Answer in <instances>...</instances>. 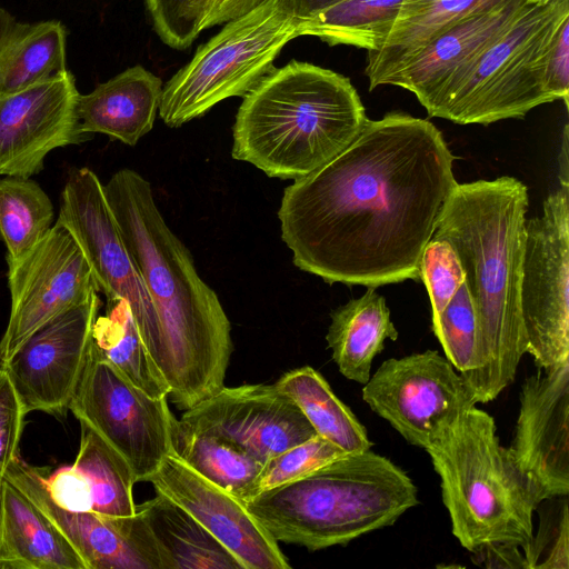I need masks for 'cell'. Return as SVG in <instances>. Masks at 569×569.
<instances>
[{"mask_svg": "<svg viewBox=\"0 0 569 569\" xmlns=\"http://www.w3.org/2000/svg\"><path fill=\"white\" fill-rule=\"evenodd\" d=\"M69 410L128 462L136 482L147 481L172 452L174 416L167 398L133 386L92 341Z\"/></svg>", "mask_w": 569, "mask_h": 569, "instance_id": "obj_10", "label": "cell"}, {"mask_svg": "<svg viewBox=\"0 0 569 569\" xmlns=\"http://www.w3.org/2000/svg\"><path fill=\"white\" fill-rule=\"evenodd\" d=\"M367 121L349 78L293 60L243 97L232 157L268 177L297 180L342 152Z\"/></svg>", "mask_w": 569, "mask_h": 569, "instance_id": "obj_4", "label": "cell"}, {"mask_svg": "<svg viewBox=\"0 0 569 569\" xmlns=\"http://www.w3.org/2000/svg\"><path fill=\"white\" fill-rule=\"evenodd\" d=\"M43 477L44 469L18 457L4 480L26 495L68 538L87 569H164L156 539L137 510L129 517H106L63 509L50 498Z\"/></svg>", "mask_w": 569, "mask_h": 569, "instance_id": "obj_17", "label": "cell"}, {"mask_svg": "<svg viewBox=\"0 0 569 569\" xmlns=\"http://www.w3.org/2000/svg\"><path fill=\"white\" fill-rule=\"evenodd\" d=\"M159 547L164 569H243L193 516L157 493L136 506Z\"/></svg>", "mask_w": 569, "mask_h": 569, "instance_id": "obj_27", "label": "cell"}, {"mask_svg": "<svg viewBox=\"0 0 569 569\" xmlns=\"http://www.w3.org/2000/svg\"><path fill=\"white\" fill-rule=\"evenodd\" d=\"M432 331L458 372L476 369L477 318L466 282L442 312L432 317Z\"/></svg>", "mask_w": 569, "mask_h": 569, "instance_id": "obj_34", "label": "cell"}, {"mask_svg": "<svg viewBox=\"0 0 569 569\" xmlns=\"http://www.w3.org/2000/svg\"><path fill=\"white\" fill-rule=\"evenodd\" d=\"M528 6L527 0H512L450 26L391 73L383 84L412 92L432 117L467 68Z\"/></svg>", "mask_w": 569, "mask_h": 569, "instance_id": "obj_20", "label": "cell"}, {"mask_svg": "<svg viewBox=\"0 0 569 569\" xmlns=\"http://www.w3.org/2000/svg\"><path fill=\"white\" fill-rule=\"evenodd\" d=\"M160 493L193 516L243 566V569H288L278 542L236 497L169 453L147 480Z\"/></svg>", "mask_w": 569, "mask_h": 569, "instance_id": "obj_19", "label": "cell"}, {"mask_svg": "<svg viewBox=\"0 0 569 569\" xmlns=\"http://www.w3.org/2000/svg\"><path fill=\"white\" fill-rule=\"evenodd\" d=\"M520 309L538 369L569 363V181L550 193L541 214L527 219Z\"/></svg>", "mask_w": 569, "mask_h": 569, "instance_id": "obj_9", "label": "cell"}, {"mask_svg": "<svg viewBox=\"0 0 569 569\" xmlns=\"http://www.w3.org/2000/svg\"><path fill=\"white\" fill-rule=\"evenodd\" d=\"M340 0H281L286 10L297 20L311 17Z\"/></svg>", "mask_w": 569, "mask_h": 569, "instance_id": "obj_42", "label": "cell"}, {"mask_svg": "<svg viewBox=\"0 0 569 569\" xmlns=\"http://www.w3.org/2000/svg\"><path fill=\"white\" fill-rule=\"evenodd\" d=\"M26 415L6 370L0 367V505L6 472L19 457Z\"/></svg>", "mask_w": 569, "mask_h": 569, "instance_id": "obj_38", "label": "cell"}, {"mask_svg": "<svg viewBox=\"0 0 569 569\" xmlns=\"http://www.w3.org/2000/svg\"><path fill=\"white\" fill-rule=\"evenodd\" d=\"M512 0H402L395 26L382 48L368 52L365 73L370 90L450 26Z\"/></svg>", "mask_w": 569, "mask_h": 569, "instance_id": "obj_24", "label": "cell"}, {"mask_svg": "<svg viewBox=\"0 0 569 569\" xmlns=\"http://www.w3.org/2000/svg\"><path fill=\"white\" fill-rule=\"evenodd\" d=\"M569 0L529 4L467 68L432 117L459 124H490L521 119L533 108L553 102L542 81L541 57Z\"/></svg>", "mask_w": 569, "mask_h": 569, "instance_id": "obj_8", "label": "cell"}, {"mask_svg": "<svg viewBox=\"0 0 569 569\" xmlns=\"http://www.w3.org/2000/svg\"><path fill=\"white\" fill-rule=\"evenodd\" d=\"M82 248L99 291L124 299L151 357L163 375L164 349L157 311L121 236L104 188L89 168L70 172L60 196L58 219Z\"/></svg>", "mask_w": 569, "mask_h": 569, "instance_id": "obj_11", "label": "cell"}, {"mask_svg": "<svg viewBox=\"0 0 569 569\" xmlns=\"http://www.w3.org/2000/svg\"><path fill=\"white\" fill-rule=\"evenodd\" d=\"M0 538H1V532H0Z\"/></svg>", "mask_w": 569, "mask_h": 569, "instance_id": "obj_44", "label": "cell"}, {"mask_svg": "<svg viewBox=\"0 0 569 569\" xmlns=\"http://www.w3.org/2000/svg\"><path fill=\"white\" fill-rule=\"evenodd\" d=\"M8 286L11 309L0 367L39 327L99 291L82 248L59 220L31 251L8 264Z\"/></svg>", "mask_w": 569, "mask_h": 569, "instance_id": "obj_13", "label": "cell"}, {"mask_svg": "<svg viewBox=\"0 0 569 569\" xmlns=\"http://www.w3.org/2000/svg\"><path fill=\"white\" fill-rule=\"evenodd\" d=\"M103 188L157 311L169 396L188 410L224 386L233 350L230 321L166 223L150 183L137 171L121 169Z\"/></svg>", "mask_w": 569, "mask_h": 569, "instance_id": "obj_2", "label": "cell"}, {"mask_svg": "<svg viewBox=\"0 0 569 569\" xmlns=\"http://www.w3.org/2000/svg\"><path fill=\"white\" fill-rule=\"evenodd\" d=\"M80 426V447L73 465L43 477L50 498L70 511L133 516L136 479L130 466L96 431L84 423Z\"/></svg>", "mask_w": 569, "mask_h": 569, "instance_id": "obj_21", "label": "cell"}, {"mask_svg": "<svg viewBox=\"0 0 569 569\" xmlns=\"http://www.w3.org/2000/svg\"><path fill=\"white\" fill-rule=\"evenodd\" d=\"M67 36L59 20L22 22L0 7V94L67 69Z\"/></svg>", "mask_w": 569, "mask_h": 569, "instance_id": "obj_26", "label": "cell"}, {"mask_svg": "<svg viewBox=\"0 0 569 569\" xmlns=\"http://www.w3.org/2000/svg\"><path fill=\"white\" fill-rule=\"evenodd\" d=\"M162 88L161 79L142 66L126 69L79 96L81 130L134 146L153 127Z\"/></svg>", "mask_w": 569, "mask_h": 569, "instance_id": "obj_22", "label": "cell"}, {"mask_svg": "<svg viewBox=\"0 0 569 569\" xmlns=\"http://www.w3.org/2000/svg\"><path fill=\"white\" fill-rule=\"evenodd\" d=\"M362 399L410 445L422 449L476 406L460 372L437 350L387 359L365 383Z\"/></svg>", "mask_w": 569, "mask_h": 569, "instance_id": "obj_12", "label": "cell"}, {"mask_svg": "<svg viewBox=\"0 0 569 569\" xmlns=\"http://www.w3.org/2000/svg\"><path fill=\"white\" fill-rule=\"evenodd\" d=\"M419 269L435 317L442 312L463 284L466 272L451 243L438 237H432L425 247Z\"/></svg>", "mask_w": 569, "mask_h": 569, "instance_id": "obj_35", "label": "cell"}, {"mask_svg": "<svg viewBox=\"0 0 569 569\" xmlns=\"http://www.w3.org/2000/svg\"><path fill=\"white\" fill-rule=\"evenodd\" d=\"M529 4L532 6H543L549 3L551 0H527Z\"/></svg>", "mask_w": 569, "mask_h": 569, "instance_id": "obj_43", "label": "cell"}, {"mask_svg": "<svg viewBox=\"0 0 569 569\" xmlns=\"http://www.w3.org/2000/svg\"><path fill=\"white\" fill-rule=\"evenodd\" d=\"M209 0H144L153 29L161 36L183 42H193L203 31Z\"/></svg>", "mask_w": 569, "mask_h": 569, "instance_id": "obj_37", "label": "cell"}, {"mask_svg": "<svg viewBox=\"0 0 569 569\" xmlns=\"http://www.w3.org/2000/svg\"><path fill=\"white\" fill-rule=\"evenodd\" d=\"M330 319L326 340L332 360L343 377L365 385L386 340L396 341L399 336L385 297L376 288H368L359 298L335 309Z\"/></svg>", "mask_w": 569, "mask_h": 569, "instance_id": "obj_25", "label": "cell"}, {"mask_svg": "<svg viewBox=\"0 0 569 569\" xmlns=\"http://www.w3.org/2000/svg\"><path fill=\"white\" fill-rule=\"evenodd\" d=\"M425 450L440 478L442 502L460 545L475 552L508 543L526 552L533 513L546 498L501 445L492 416L470 407Z\"/></svg>", "mask_w": 569, "mask_h": 569, "instance_id": "obj_6", "label": "cell"}, {"mask_svg": "<svg viewBox=\"0 0 569 569\" xmlns=\"http://www.w3.org/2000/svg\"><path fill=\"white\" fill-rule=\"evenodd\" d=\"M568 496L558 497V507L540 516V525L525 552L528 569L569 568Z\"/></svg>", "mask_w": 569, "mask_h": 569, "instance_id": "obj_36", "label": "cell"}, {"mask_svg": "<svg viewBox=\"0 0 569 569\" xmlns=\"http://www.w3.org/2000/svg\"><path fill=\"white\" fill-rule=\"evenodd\" d=\"M472 553L485 561L483 566L486 567L528 569L523 550L515 545H488Z\"/></svg>", "mask_w": 569, "mask_h": 569, "instance_id": "obj_41", "label": "cell"}, {"mask_svg": "<svg viewBox=\"0 0 569 569\" xmlns=\"http://www.w3.org/2000/svg\"><path fill=\"white\" fill-rule=\"evenodd\" d=\"M0 532V568L87 569L68 538L7 480L1 493Z\"/></svg>", "mask_w": 569, "mask_h": 569, "instance_id": "obj_23", "label": "cell"}, {"mask_svg": "<svg viewBox=\"0 0 569 569\" xmlns=\"http://www.w3.org/2000/svg\"><path fill=\"white\" fill-rule=\"evenodd\" d=\"M171 439L172 453L239 501L262 466L239 446L221 437L194 432L177 418Z\"/></svg>", "mask_w": 569, "mask_h": 569, "instance_id": "obj_31", "label": "cell"}, {"mask_svg": "<svg viewBox=\"0 0 569 569\" xmlns=\"http://www.w3.org/2000/svg\"><path fill=\"white\" fill-rule=\"evenodd\" d=\"M545 90L553 100L569 106V17L565 18L546 46L541 57Z\"/></svg>", "mask_w": 569, "mask_h": 569, "instance_id": "obj_39", "label": "cell"}, {"mask_svg": "<svg viewBox=\"0 0 569 569\" xmlns=\"http://www.w3.org/2000/svg\"><path fill=\"white\" fill-rule=\"evenodd\" d=\"M527 186L501 176L457 183L432 237L448 240L466 272L477 318V367L460 373L476 403L495 400L527 353L520 309Z\"/></svg>", "mask_w": 569, "mask_h": 569, "instance_id": "obj_3", "label": "cell"}, {"mask_svg": "<svg viewBox=\"0 0 569 569\" xmlns=\"http://www.w3.org/2000/svg\"><path fill=\"white\" fill-rule=\"evenodd\" d=\"M242 503L277 542L316 551L392 526L419 498L400 467L367 450L345 453Z\"/></svg>", "mask_w": 569, "mask_h": 569, "instance_id": "obj_5", "label": "cell"}, {"mask_svg": "<svg viewBox=\"0 0 569 569\" xmlns=\"http://www.w3.org/2000/svg\"><path fill=\"white\" fill-rule=\"evenodd\" d=\"M73 73L64 69L20 90L0 94V174L30 178L48 153L78 144L81 130Z\"/></svg>", "mask_w": 569, "mask_h": 569, "instance_id": "obj_15", "label": "cell"}, {"mask_svg": "<svg viewBox=\"0 0 569 569\" xmlns=\"http://www.w3.org/2000/svg\"><path fill=\"white\" fill-rule=\"evenodd\" d=\"M429 120L389 112L283 191L281 239L296 267L328 283L377 288L420 280L422 251L458 183Z\"/></svg>", "mask_w": 569, "mask_h": 569, "instance_id": "obj_1", "label": "cell"}, {"mask_svg": "<svg viewBox=\"0 0 569 569\" xmlns=\"http://www.w3.org/2000/svg\"><path fill=\"white\" fill-rule=\"evenodd\" d=\"M98 292L39 327L1 367L26 413L66 416L87 365Z\"/></svg>", "mask_w": 569, "mask_h": 569, "instance_id": "obj_14", "label": "cell"}, {"mask_svg": "<svg viewBox=\"0 0 569 569\" xmlns=\"http://www.w3.org/2000/svg\"><path fill=\"white\" fill-rule=\"evenodd\" d=\"M179 421L194 432L229 440L262 463L317 435L299 407L274 383L223 386L184 410Z\"/></svg>", "mask_w": 569, "mask_h": 569, "instance_id": "obj_16", "label": "cell"}, {"mask_svg": "<svg viewBox=\"0 0 569 569\" xmlns=\"http://www.w3.org/2000/svg\"><path fill=\"white\" fill-rule=\"evenodd\" d=\"M274 385L293 400L318 436L345 453L371 449L363 425L317 370L309 366L290 370Z\"/></svg>", "mask_w": 569, "mask_h": 569, "instance_id": "obj_28", "label": "cell"}, {"mask_svg": "<svg viewBox=\"0 0 569 569\" xmlns=\"http://www.w3.org/2000/svg\"><path fill=\"white\" fill-rule=\"evenodd\" d=\"M510 447L519 469L546 499L569 493V363L528 376Z\"/></svg>", "mask_w": 569, "mask_h": 569, "instance_id": "obj_18", "label": "cell"}, {"mask_svg": "<svg viewBox=\"0 0 569 569\" xmlns=\"http://www.w3.org/2000/svg\"><path fill=\"white\" fill-rule=\"evenodd\" d=\"M342 455L345 452L337 446L316 435L267 459L240 501L291 482Z\"/></svg>", "mask_w": 569, "mask_h": 569, "instance_id": "obj_33", "label": "cell"}, {"mask_svg": "<svg viewBox=\"0 0 569 569\" xmlns=\"http://www.w3.org/2000/svg\"><path fill=\"white\" fill-rule=\"evenodd\" d=\"M53 206L44 190L26 177L0 179V237L7 264L31 251L53 226Z\"/></svg>", "mask_w": 569, "mask_h": 569, "instance_id": "obj_32", "label": "cell"}, {"mask_svg": "<svg viewBox=\"0 0 569 569\" xmlns=\"http://www.w3.org/2000/svg\"><path fill=\"white\" fill-rule=\"evenodd\" d=\"M264 0H209L207 4L203 30L227 23L250 12Z\"/></svg>", "mask_w": 569, "mask_h": 569, "instance_id": "obj_40", "label": "cell"}, {"mask_svg": "<svg viewBox=\"0 0 569 569\" xmlns=\"http://www.w3.org/2000/svg\"><path fill=\"white\" fill-rule=\"evenodd\" d=\"M402 0H340L297 20V33L317 37L330 46L346 44L377 52L386 43Z\"/></svg>", "mask_w": 569, "mask_h": 569, "instance_id": "obj_30", "label": "cell"}, {"mask_svg": "<svg viewBox=\"0 0 569 569\" xmlns=\"http://www.w3.org/2000/svg\"><path fill=\"white\" fill-rule=\"evenodd\" d=\"M92 342L133 386L152 398H168L170 387L139 332L129 303L107 299L106 313L97 317Z\"/></svg>", "mask_w": 569, "mask_h": 569, "instance_id": "obj_29", "label": "cell"}, {"mask_svg": "<svg viewBox=\"0 0 569 569\" xmlns=\"http://www.w3.org/2000/svg\"><path fill=\"white\" fill-rule=\"evenodd\" d=\"M297 37V19L281 0H264L227 22L164 84L160 118L178 128L224 99L244 97L274 70L276 58Z\"/></svg>", "mask_w": 569, "mask_h": 569, "instance_id": "obj_7", "label": "cell"}]
</instances>
